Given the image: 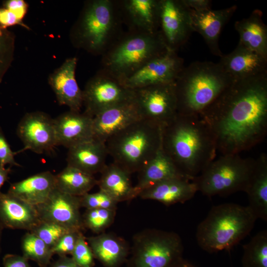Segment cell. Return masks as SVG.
I'll return each mask as SVG.
<instances>
[{
    "mask_svg": "<svg viewBox=\"0 0 267 267\" xmlns=\"http://www.w3.org/2000/svg\"><path fill=\"white\" fill-rule=\"evenodd\" d=\"M200 116L222 155L254 147L267 134V74L234 80Z\"/></svg>",
    "mask_w": 267,
    "mask_h": 267,
    "instance_id": "cell-1",
    "label": "cell"
},
{
    "mask_svg": "<svg viewBox=\"0 0 267 267\" xmlns=\"http://www.w3.org/2000/svg\"><path fill=\"white\" fill-rule=\"evenodd\" d=\"M162 148L191 180L215 159L217 151L214 136L200 116L178 114L162 127Z\"/></svg>",
    "mask_w": 267,
    "mask_h": 267,
    "instance_id": "cell-2",
    "label": "cell"
},
{
    "mask_svg": "<svg viewBox=\"0 0 267 267\" xmlns=\"http://www.w3.org/2000/svg\"><path fill=\"white\" fill-rule=\"evenodd\" d=\"M233 81L219 63L196 61L184 67L174 82L178 114L200 116Z\"/></svg>",
    "mask_w": 267,
    "mask_h": 267,
    "instance_id": "cell-3",
    "label": "cell"
},
{
    "mask_svg": "<svg viewBox=\"0 0 267 267\" xmlns=\"http://www.w3.org/2000/svg\"><path fill=\"white\" fill-rule=\"evenodd\" d=\"M257 220L248 206L226 203L213 206L197 227L198 245L209 253L230 252L249 234Z\"/></svg>",
    "mask_w": 267,
    "mask_h": 267,
    "instance_id": "cell-4",
    "label": "cell"
},
{
    "mask_svg": "<svg viewBox=\"0 0 267 267\" xmlns=\"http://www.w3.org/2000/svg\"><path fill=\"white\" fill-rule=\"evenodd\" d=\"M123 25L117 0H89L74 27L72 38L77 47L102 56L123 33Z\"/></svg>",
    "mask_w": 267,
    "mask_h": 267,
    "instance_id": "cell-5",
    "label": "cell"
},
{
    "mask_svg": "<svg viewBox=\"0 0 267 267\" xmlns=\"http://www.w3.org/2000/svg\"><path fill=\"white\" fill-rule=\"evenodd\" d=\"M162 127L144 118L130 125L106 142L114 163L132 174L138 173L162 146Z\"/></svg>",
    "mask_w": 267,
    "mask_h": 267,
    "instance_id": "cell-6",
    "label": "cell"
},
{
    "mask_svg": "<svg viewBox=\"0 0 267 267\" xmlns=\"http://www.w3.org/2000/svg\"><path fill=\"white\" fill-rule=\"evenodd\" d=\"M168 50L159 31H127L102 55L100 69L120 82Z\"/></svg>",
    "mask_w": 267,
    "mask_h": 267,
    "instance_id": "cell-7",
    "label": "cell"
},
{
    "mask_svg": "<svg viewBox=\"0 0 267 267\" xmlns=\"http://www.w3.org/2000/svg\"><path fill=\"white\" fill-rule=\"evenodd\" d=\"M255 159L238 154H226L212 161L193 181L198 191L209 198L245 192L252 174Z\"/></svg>",
    "mask_w": 267,
    "mask_h": 267,
    "instance_id": "cell-8",
    "label": "cell"
},
{
    "mask_svg": "<svg viewBox=\"0 0 267 267\" xmlns=\"http://www.w3.org/2000/svg\"><path fill=\"white\" fill-rule=\"evenodd\" d=\"M183 245L176 232L146 228L134 234L127 267H172L183 258Z\"/></svg>",
    "mask_w": 267,
    "mask_h": 267,
    "instance_id": "cell-9",
    "label": "cell"
},
{
    "mask_svg": "<svg viewBox=\"0 0 267 267\" xmlns=\"http://www.w3.org/2000/svg\"><path fill=\"white\" fill-rule=\"evenodd\" d=\"M84 112L93 117L101 112L134 98V91L100 70L83 90Z\"/></svg>",
    "mask_w": 267,
    "mask_h": 267,
    "instance_id": "cell-10",
    "label": "cell"
},
{
    "mask_svg": "<svg viewBox=\"0 0 267 267\" xmlns=\"http://www.w3.org/2000/svg\"><path fill=\"white\" fill-rule=\"evenodd\" d=\"M143 118L163 127L177 115L174 83L159 84L133 89Z\"/></svg>",
    "mask_w": 267,
    "mask_h": 267,
    "instance_id": "cell-11",
    "label": "cell"
},
{
    "mask_svg": "<svg viewBox=\"0 0 267 267\" xmlns=\"http://www.w3.org/2000/svg\"><path fill=\"white\" fill-rule=\"evenodd\" d=\"M159 31L169 50L177 52L187 42L193 30L183 0H160Z\"/></svg>",
    "mask_w": 267,
    "mask_h": 267,
    "instance_id": "cell-12",
    "label": "cell"
},
{
    "mask_svg": "<svg viewBox=\"0 0 267 267\" xmlns=\"http://www.w3.org/2000/svg\"><path fill=\"white\" fill-rule=\"evenodd\" d=\"M183 59L177 52L168 49L150 60L121 83L135 89L150 85L174 83L183 68Z\"/></svg>",
    "mask_w": 267,
    "mask_h": 267,
    "instance_id": "cell-13",
    "label": "cell"
},
{
    "mask_svg": "<svg viewBox=\"0 0 267 267\" xmlns=\"http://www.w3.org/2000/svg\"><path fill=\"white\" fill-rule=\"evenodd\" d=\"M17 134L24 145L22 151L43 154L57 146L54 119L43 112L26 114L18 123Z\"/></svg>",
    "mask_w": 267,
    "mask_h": 267,
    "instance_id": "cell-14",
    "label": "cell"
},
{
    "mask_svg": "<svg viewBox=\"0 0 267 267\" xmlns=\"http://www.w3.org/2000/svg\"><path fill=\"white\" fill-rule=\"evenodd\" d=\"M41 221L57 223L70 230L85 229L80 197L62 192L55 188L47 199L35 206Z\"/></svg>",
    "mask_w": 267,
    "mask_h": 267,
    "instance_id": "cell-15",
    "label": "cell"
},
{
    "mask_svg": "<svg viewBox=\"0 0 267 267\" xmlns=\"http://www.w3.org/2000/svg\"><path fill=\"white\" fill-rule=\"evenodd\" d=\"M141 118L134 98L119 104L93 117V137L106 143L111 137Z\"/></svg>",
    "mask_w": 267,
    "mask_h": 267,
    "instance_id": "cell-16",
    "label": "cell"
},
{
    "mask_svg": "<svg viewBox=\"0 0 267 267\" xmlns=\"http://www.w3.org/2000/svg\"><path fill=\"white\" fill-rule=\"evenodd\" d=\"M123 25L133 32L159 31L160 0H117Z\"/></svg>",
    "mask_w": 267,
    "mask_h": 267,
    "instance_id": "cell-17",
    "label": "cell"
},
{
    "mask_svg": "<svg viewBox=\"0 0 267 267\" xmlns=\"http://www.w3.org/2000/svg\"><path fill=\"white\" fill-rule=\"evenodd\" d=\"M77 58L67 59L49 78V83L60 105L80 111L83 106V90L75 78Z\"/></svg>",
    "mask_w": 267,
    "mask_h": 267,
    "instance_id": "cell-18",
    "label": "cell"
},
{
    "mask_svg": "<svg viewBox=\"0 0 267 267\" xmlns=\"http://www.w3.org/2000/svg\"><path fill=\"white\" fill-rule=\"evenodd\" d=\"M220 58L219 63L234 81L267 74V58L239 44Z\"/></svg>",
    "mask_w": 267,
    "mask_h": 267,
    "instance_id": "cell-19",
    "label": "cell"
},
{
    "mask_svg": "<svg viewBox=\"0 0 267 267\" xmlns=\"http://www.w3.org/2000/svg\"><path fill=\"white\" fill-rule=\"evenodd\" d=\"M237 9L236 5L218 10L204 12L190 10L191 25L193 32L199 33L204 39L210 51L221 57L219 40L221 31Z\"/></svg>",
    "mask_w": 267,
    "mask_h": 267,
    "instance_id": "cell-20",
    "label": "cell"
},
{
    "mask_svg": "<svg viewBox=\"0 0 267 267\" xmlns=\"http://www.w3.org/2000/svg\"><path fill=\"white\" fill-rule=\"evenodd\" d=\"M53 119L57 145L68 149L93 137V117L84 112L70 110Z\"/></svg>",
    "mask_w": 267,
    "mask_h": 267,
    "instance_id": "cell-21",
    "label": "cell"
},
{
    "mask_svg": "<svg viewBox=\"0 0 267 267\" xmlns=\"http://www.w3.org/2000/svg\"><path fill=\"white\" fill-rule=\"evenodd\" d=\"M41 221L35 206L7 192H0V222L4 228L30 231Z\"/></svg>",
    "mask_w": 267,
    "mask_h": 267,
    "instance_id": "cell-22",
    "label": "cell"
},
{
    "mask_svg": "<svg viewBox=\"0 0 267 267\" xmlns=\"http://www.w3.org/2000/svg\"><path fill=\"white\" fill-rule=\"evenodd\" d=\"M198 191L196 184L186 178H174L150 186L139 193L144 200L158 201L166 206L183 203L192 199Z\"/></svg>",
    "mask_w": 267,
    "mask_h": 267,
    "instance_id": "cell-23",
    "label": "cell"
},
{
    "mask_svg": "<svg viewBox=\"0 0 267 267\" xmlns=\"http://www.w3.org/2000/svg\"><path fill=\"white\" fill-rule=\"evenodd\" d=\"M86 239L95 259L103 267H122L126 264L131 246L123 237L104 232Z\"/></svg>",
    "mask_w": 267,
    "mask_h": 267,
    "instance_id": "cell-24",
    "label": "cell"
},
{
    "mask_svg": "<svg viewBox=\"0 0 267 267\" xmlns=\"http://www.w3.org/2000/svg\"><path fill=\"white\" fill-rule=\"evenodd\" d=\"M108 155L106 143L92 137L68 148L67 165L94 176L106 166Z\"/></svg>",
    "mask_w": 267,
    "mask_h": 267,
    "instance_id": "cell-25",
    "label": "cell"
},
{
    "mask_svg": "<svg viewBox=\"0 0 267 267\" xmlns=\"http://www.w3.org/2000/svg\"><path fill=\"white\" fill-rule=\"evenodd\" d=\"M55 188V175L45 171L11 183L7 193L36 206L44 202Z\"/></svg>",
    "mask_w": 267,
    "mask_h": 267,
    "instance_id": "cell-26",
    "label": "cell"
},
{
    "mask_svg": "<svg viewBox=\"0 0 267 267\" xmlns=\"http://www.w3.org/2000/svg\"><path fill=\"white\" fill-rule=\"evenodd\" d=\"M97 185L118 203L130 201L138 197L128 171L112 162L106 165L100 173Z\"/></svg>",
    "mask_w": 267,
    "mask_h": 267,
    "instance_id": "cell-27",
    "label": "cell"
},
{
    "mask_svg": "<svg viewBox=\"0 0 267 267\" xmlns=\"http://www.w3.org/2000/svg\"><path fill=\"white\" fill-rule=\"evenodd\" d=\"M245 192L248 206L257 219L267 221V156L262 154L255 159L254 170Z\"/></svg>",
    "mask_w": 267,
    "mask_h": 267,
    "instance_id": "cell-28",
    "label": "cell"
},
{
    "mask_svg": "<svg viewBox=\"0 0 267 267\" xmlns=\"http://www.w3.org/2000/svg\"><path fill=\"white\" fill-rule=\"evenodd\" d=\"M262 16L261 10H254L249 17L236 21L234 28L238 44L267 58V27Z\"/></svg>",
    "mask_w": 267,
    "mask_h": 267,
    "instance_id": "cell-29",
    "label": "cell"
},
{
    "mask_svg": "<svg viewBox=\"0 0 267 267\" xmlns=\"http://www.w3.org/2000/svg\"><path fill=\"white\" fill-rule=\"evenodd\" d=\"M180 177L188 178L178 169L161 146L154 157L138 172L134 187L138 195L141 190L156 183Z\"/></svg>",
    "mask_w": 267,
    "mask_h": 267,
    "instance_id": "cell-30",
    "label": "cell"
},
{
    "mask_svg": "<svg viewBox=\"0 0 267 267\" xmlns=\"http://www.w3.org/2000/svg\"><path fill=\"white\" fill-rule=\"evenodd\" d=\"M97 183L94 176L68 165L55 175L56 188L75 196L81 197L89 193Z\"/></svg>",
    "mask_w": 267,
    "mask_h": 267,
    "instance_id": "cell-31",
    "label": "cell"
},
{
    "mask_svg": "<svg viewBox=\"0 0 267 267\" xmlns=\"http://www.w3.org/2000/svg\"><path fill=\"white\" fill-rule=\"evenodd\" d=\"M242 247V267H267V230L258 232Z\"/></svg>",
    "mask_w": 267,
    "mask_h": 267,
    "instance_id": "cell-32",
    "label": "cell"
},
{
    "mask_svg": "<svg viewBox=\"0 0 267 267\" xmlns=\"http://www.w3.org/2000/svg\"><path fill=\"white\" fill-rule=\"evenodd\" d=\"M22 256L28 261L36 262L40 267H47L53 254L51 249L42 239L28 231L21 239Z\"/></svg>",
    "mask_w": 267,
    "mask_h": 267,
    "instance_id": "cell-33",
    "label": "cell"
},
{
    "mask_svg": "<svg viewBox=\"0 0 267 267\" xmlns=\"http://www.w3.org/2000/svg\"><path fill=\"white\" fill-rule=\"evenodd\" d=\"M116 214V210L86 209L82 215L84 226L96 234L104 232L114 222Z\"/></svg>",
    "mask_w": 267,
    "mask_h": 267,
    "instance_id": "cell-34",
    "label": "cell"
},
{
    "mask_svg": "<svg viewBox=\"0 0 267 267\" xmlns=\"http://www.w3.org/2000/svg\"><path fill=\"white\" fill-rule=\"evenodd\" d=\"M14 44V34L0 26V84L13 59Z\"/></svg>",
    "mask_w": 267,
    "mask_h": 267,
    "instance_id": "cell-35",
    "label": "cell"
},
{
    "mask_svg": "<svg viewBox=\"0 0 267 267\" xmlns=\"http://www.w3.org/2000/svg\"><path fill=\"white\" fill-rule=\"evenodd\" d=\"M71 230L54 222L41 221L30 232L35 234L51 249L64 234Z\"/></svg>",
    "mask_w": 267,
    "mask_h": 267,
    "instance_id": "cell-36",
    "label": "cell"
},
{
    "mask_svg": "<svg viewBox=\"0 0 267 267\" xmlns=\"http://www.w3.org/2000/svg\"><path fill=\"white\" fill-rule=\"evenodd\" d=\"M82 207L86 209H107L117 210L118 202L103 191L88 193L80 197Z\"/></svg>",
    "mask_w": 267,
    "mask_h": 267,
    "instance_id": "cell-37",
    "label": "cell"
},
{
    "mask_svg": "<svg viewBox=\"0 0 267 267\" xmlns=\"http://www.w3.org/2000/svg\"><path fill=\"white\" fill-rule=\"evenodd\" d=\"M71 256L81 267H94L95 266L92 251L83 233L80 235Z\"/></svg>",
    "mask_w": 267,
    "mask_h": 267,
    "instance_id": "cell-38",
    "label": "cell"
},
{
    "mask_svg": "<svg viewBox=\"0 0 267 267\" xmlns=\"http://www.w3.org/2000/svg\"><path fill=\"white\" fill-rule=\"evenodd\" d=\"M82 231L71 230L64 234L51 248L53 255L59 257L71 255Z\"/></svg>",
    "mask_w": 267,
    "mask_h": 267,
    "instance_id": "cell-39",
    "label": "cell"
},
{
    "mask_svg": "<svg viewBox=\"0 0 267 267\" xmlns=\"http://www.w3.org/2000/svg\"><path fill=\"white\" fill-rule=\"evenodd\" d=\"M16 154L12 150L0 126V166H20L15 161Z\"/></svg>",
    "mask_w": 267,
    "mask_h": 267,
    "instance_id": "cell-40",
    "label": "cell"
},
{
    "mask_svg": "<svg viewBox=\"0 0 267 267\" xmlns=\"http://www.w3.org/2000/svg\"><path fill=\"white\" fill-rule=\"evenodd\" d=\"M15 25H20L27 27L13 12L5 8H0V26L7 28V27Z\"/></svg>",
    "mask_w": 267,
    "mask_h": 267,
    "instance_id": "cell-41",
    "label": "cell"
},
{
    "mask_svg": "<svg viewBox=\"0 0 267 267\" xmlns=\"http://www.w3.org/2000/svg\"><path fill=\"white\" fill-rule=\"evenodd\" d=\"M4 8L13 12L22 21L26 14L28 5L23 0H8L4 2Z\"/></svg>",
    "mask_w": 267,
    "mask_h": 267,
    "instance_id": "cell-42",
    "label": "cell"
},
{
    "mask_svg": "<svg viewBox=\"0 0 267 267\" xmlns=\"http://www.w3.org/2000/svg\"><path fill=\"white\" fill-rule=\"evenodd\" d=\"M3 267H31L29 261L23 256L7 254L2 259Z\"/></svg>",
    "mask_w": 267,
    "mask_h": 267,
    "instance_id": "cell-43",
    "label": "cell"
},
{
    "mask_svg": "<svg viewBox=\"0 0 267 267\" xmlns=\"http://www.w3.org/2000/svg\"><path fill=\"white\" fill-rule=\"evenodd\" d=\"M183 1L189 9L195 12H204L211 9V0H183Z\"/></svg>",
    "mask_w": 267,
    "mask_h": 267,
    "instance_id": "cell-44",
    "label": "cell"
},
{
    "mask_svg": "<svg viewBox=\"0 0 267 267\" xmlns=\"http://www.w3.org/2000/svg\"><path fill=\"white\" fill-rule=\"evenodd\" d=\"M49 267H81L72 259L67 256L59 257L55 261L50 263Z\"/></svg>",
    "mask_w": 267,
    "mask_h": 267,
    "instance_id": "cell-45",
    "label": "cell"
},
{
    "mask_svg": "<svg viewBox=\"0 0 267 267\" xmlns=\"http://www.w3.org/2000/svg\"><path fill=\"white\" fill-rule=\"evenodd\" d=\"M11 172L10 166L6 168L4 166H0V190L4 183L8 180L9 175Z\"/></svg>",
    "mask_w": 267,
    "mask_h": 267,
    "instance_id": "cell-46",
    "label": "cell"
},
{
    "mask_svg": "<svg viewBox=\"0 0 267 267\" xmlns=\"http://www.w3.org/2000/svg\"><path fill=\"white\" fill-rule=\"evenodd\" d=\"M172 267H197L189 261L184 259L183 258L178 261Z\"/></svg>",
    "mask_w": 267,
    "mask_h": 267,
    "instance_id": "cell-47",
    "label": "cell"
},
{
    "mask_svg": "<svg viewBox=\"0 0 267 267\" xmlns=\"http://www.w3.org/2000/svg\"><path fill=\"white\" fill-rule=\"evenodd\" d=\"M3 229H4V227L2 226L1 222H0V254L1 252V240H2V232H3Z\"/></svg>",
    "mask_w": 267,
    "mask_h": 267,
    "instance_id": "cell-48",
    "label": "cell"
}]
</instances>
